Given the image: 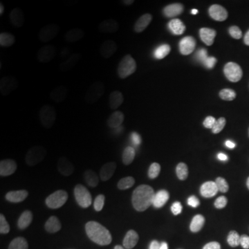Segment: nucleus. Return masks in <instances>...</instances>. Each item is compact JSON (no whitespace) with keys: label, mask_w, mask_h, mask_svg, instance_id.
Returning a JSON list of instances; mask_svg holds the SVG:
<instances>
[{"label":"nucleus","mask_w":249,"mask_h":249,"mask_svg":"<svg viewBox=\"0 0 249 249\" xmlns=\"http://www.w3.org/2000/svg\"><path fill=\"white\" fill-rule=\"evenodd\" d=\"M207 169L204 156L198 151H188L181 160V176L185 182H195Z\"/></svg>","instance_id":"nucleus-14"},{"label":"nucleus","mask_w":249,"mask_h":249,"mask_svg":"<svg viewBox=\"0 0 249 249\" xmlns=\"http://www.w3.org/2000/svg\"><path fill=\"white\" fill-rule=\"evenodd\" d=\"M249 40V22H241L227 34L223 43V51L226 54H235L245 48Z\"/></svg>","instance_id":"nucleus-15"},{"label":"nucleus","mask_w":249,"mask_h":249,"mask_svg":"<svg viewBox=\"0 0 249 249\" xmlns=\"http://www.w3.org/2000/svg\"><path fill=\"white\" fill-rule=\"evenodd\" d=\"M141 60L139 50L132 46H124L114 50L107 58L108 70L114 71H127L133 68Z\"/></svg>","instance_id":"nucleus-12"},{"label":"nucleus","mask_w":249,"mask_h":249,"mask_svg":"<svg viewBox=\"0 0 249 249\" xmlns=\"http://www.w3.org/2000/svg\"><path fill=\"white\" fill-rule=\"evenodd\" d=\"M135 95V90L132 88H124L119 90L113 96V98H111L110 101L98 108V116L104 120H110L120 116L128 107L130 103L134 101Z\"/></svg>","instance_id":"nucleus-10"},{"label":"nucleus","mask_w":249,"mask_h":249,"mask_svg":"<svg viewBox=\"0 0 249 249\" xmlns=\"http://www.w3.org/2000/svg\"><path fill=\"white\" fill-rule=\"evenodd\" d=\"M65 195L68 208L73 213L77 214L86 213L89 210L95 195L91 180L83 174H73L66 182Z\"/></svg>","instance_id":"nucleus-3"},{"label":"nucleus","mask_w":249,"mask_h":249,"mask_svg":"<svg viewBox=\"0 0 249 249\" xmlns=\"http://www.w3.org/2000/svg\"><path fill=\"white\" fill-rule=\"evenodd\" d=\"M227 104L220 93L213 90L208 92L196 110V124L202 132H208L222 124L227 117Z\"/></svg>","instance_id":"nucleus-1"},{"label":"nucleus","mask_w":249,"mask_h":249,"mask_svg":"<svg viewBox=\"0 0 249 249\" xmlns=\"http://www.w3.org/2000/svg\"><path fill=\"white\" fill-rule=\"evenodd\" d=\"M208 249H224V247H222V246L220 245H217V244H213V245H211L209 248Z\"/></svg>","instance_id":"nucleus-21"},{"label":"nucleus","mask_w":249,"mask_h":249,"mask_svg":"<svg viewBox=\"0 0 249 249\" xmlns=\"http://www.w3.org/2000/svg\"><path fill=\"white\" fill-rule=\"evenodd\" d=\"M217 231L219 233L220 239H222L223 241L227 242V244H230V242H233L235 240V236H236L235 229L234 226L229 222V220H225V219L220 220L217 225Z\"/></svg>","instance_id":"nucleus-17"},{"label":"nucleus","mask_w":249,"mask_h":249,"mask_svg":"<svg viewBox=\"0 0 249 249\" xmlns=\"http://www.w3.org/2000/svg\"><path fill=\"white\" fill-rule=\"evenodd\" d=\"M204 4L209 8L216 9L218 7H220V6L224 4V1L223 0H208V1H204Z\"/></svg>","instance_id":"nucleus-18"},{"label":"nucleus","mask_w":249,"mask_h":249,"mask_svg":"<svg viewBox=\"0 0 249 249\" xmlns=\"http://www.w3.org/2000/svg\"><path fill=\"white\" fill-rule=\"evenodd\" d=\"M196 76L189 67L180 66L171 71L166 80V90L173 98H181L194 87Z\"/></svg>","instance_id":"nucleus-8"},{"label":"nucleus","mask_w":249,"mask_h":249,"mask_svg":"<svg viewBox=\"0 0 249 249\" xmlns=\"http://www.w3.org/2000/svg\"><path fill=\"white\" fill-rule=\"evenodd\" d=\"M93 91V80L87 74H79L68 79L61 88V98L70 105L83 104Z\"/></svg>","instance_id":"nucleus-6"},{"label":"nucleus","mask_w":249,"mask_h":249,"mask_svg":"<svg viewBox=\"0 0 249 249\" xmlns=\"http://www.w3.org/2000/svg\"><path fill=\"white\" fill-rule=\"evenodd\" d=\"M49 249H76L71 244H67V242H61V244H54L51 246Z\"/></svg>","instance_id":"nucleus-19"},{"label":"nucleus","mask_w":249,"mask_h":249,"mask_svg":"<svg viewBox=\"0 0 249 249\" xmlns=\"http://www.w3.org/2000/svg\"><path fill=\"white\" fill-rule=\"evenodd\" d=\"M26 71V61L20 55L5 53L0 57V75L5 79H17Z\"/></svg>","instance_id":"nucleus-16"},{"label":"nucleus","mask_w":249,"mask_h":249,"mask_svg":"<svg viewBox=\"0 0 249 249\" xmlns=\"http://www.w3.org/2000/svg\"><path fill=\"white\" fill-rule=\"evenodd\" d=\"M99 51H101V45H99L97 40H77V42L73 43L65 52L64 64L71 71L83 70L95 60Z\"/></svg>","instance_id":"nucleus-4"},{"label":"nucleus","mask_w":249,"mask_h":249,"mask_svg":"<svg viewBox=\"0 0 249 249\" xmlns=\"http://www.w3.org/2000/svg\"><path fill=\"white\" fill-rule=\"evenodd\" d=\"M208 198L207 189L201 185H192L180 196L178 205L186 213H195L202 209Z\"/></svg>","instance_id":"nucleus-13"},{"label":"nucleus","mask_w":249,"mask_h":249,"mask_svg":"<svg viewBox=\"0 0 249 249\" xmlns=\"http://www.w3.org/2000/svg\"><path fill=\"white\" fill-rule=\"evenodd\" d=\"M113 147L107 142H97L85 152L82 163L93 172H102L113 160Z\"/></svg>","instance_id":"nucleus-7"},{"label":"nucleus","mask_w":249,"mask_h":249,"mask_svg":"<svg viewBox=\"0 0 249 249\" xmlns=\"http://www.w3.org/2000/svg\"><path fill=\"white\" fill-rule=\"evenodd\" d=\"M6 18H7V11H6L5 6H0V27H2L6 22Z\"/></svg>","instance_id":"nucleus-20"},{"label":"nucleus","mask_w":249,"mask_h":249,"mask_svg":"<svg viewBox=\"0 0 249 249\" xmlns=\"http://www.w3.org/2000/svg\"><path fill=\"white\" fill-rule=\"evenodd\" d=\"M31 138L23 127H6L0 133V154L5 160H11L29 147Z\"/></svg>","instance_id":"nucleus-5"},{"label":"nucleus","mask_w":249,"mask_h":249,"mask_svg":"<svg viewBox=\"0 0 249 249\" xmlns=\"http://www.w3.org/2000/svg\"><path fill=\"white\" fill-rule=\"evenodd\" d=\"M198 49V40L189 31H179L169 36L164 42V51L171 55H189Z\"/></svg>","instance_id":"nucleus-9"},{"label":"nucleus","mask_w":249,"mask_h":249,"mask_svg":"<svg viewBox=\"0 0 249 249\" xmlns=\"http://www.w3.org/2000/svg\"><path fill=\"white\" fill-rule=\"evenodd\" d=\"M15 29L21 42L24 45L33 46L39 42L42 35V27L35 14L24 13L18 18Z\"/></svg>","instance_id":"nucleus-11"},{"label":"nucleus","mask_w":249,"mask_h":249,"mask_svg":"<svg viewBox=\"0 0 249 249\" xmlns=\"http://www.w3.org/2000/svg\"><path fill=\"white\" fill-rule=\"evenodd\" d=\"M176 144L172 138L161 135L149 143L142 155L141 166L149 174L158 173L173 158Z\"/></svg>","instance_id":"nucleus-2"}]
</instances>
